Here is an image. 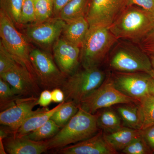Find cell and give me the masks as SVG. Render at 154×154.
Instances as JSON below:
<instances>
[{"mask_svg":"<svg viewBox=\"0 0 154 154\" xmlns=\"http://www.w3.org/2000/svg\"><path fill=\"white\" fill-rule=\"evenodd\" d=\"M154 25V14L135 5H128L109 27L117 39L138 43Z\"/></svg>","mask_w":154,"mask_h":154,"instance_id":"obj_1","label":"cell"},{"mask_svg":"<svg viewBox=\"0 0 154 154\" xmlns=\"http://www.w3.org/2000/svg\"><path fill=\"white\" fill-rule=\"evenodd\" d=\"M108 56L109 68L114 71L143 72L154 75L149 56L137 43L119 39Z\"/></svg>","mask_w":154,"mask_h":154,"instance_id":"obj_2","label":"cell"},{"mask_svg":"<svg viewBox=\"0 0 154 154\" xmlns=\"http://www.w3.org/2000/svg\"><path fill=\"white\" fill-rule=\"evenodd\" d=\"M97 119V114L89 113L79 107L69 121L54 137L46 140L48 149L63 148L94 136L99 132Z\"/></svg>","mask_w":154,"mask_h":154,"instance_id":"obj_3","label":"cell"},{"mask_svg":"<svg viewBox=\"0 0 154 154\" xmlns=\"http://www.w3.org/2000/svg\"><path fill=\"white\" fill-rule=\"evenodd\" d=\"M118 40L108 27L98 25L90 26L81 48L80 63L83 67H99Z\"/></svg>","mask_w":154,"mask_h":154,"instance_id":"obj_4","label":"cell"},{"mask_svg":"<svg viewBox=\"0 0 154 154\" xmlns=\"http://www.w3.org/2000/svg\"><path fill=\"white\" fill-rule=\"evenodd\" d=\"M106 74L99 67L84 68L67 77L61 89L65 102L73 101L78 105L105 82Z\"/></svg>","mask_w":154,"mask_h":154,"instance_id":"obj_5","label":"cell"},{"mask_svg":"<svg viewBox=\"0 0 154 154\" xmlns=\"http://www.w3.org/2000/svg\"><path fill=\"white\" fill-rule=\"evenodd\" d=\"M1 42L18 62L25 66L36 80L30 59L32 48L24 34L19 32L14 22L0 10ZM37 81V80H36Z\"/></svg>","mask_w":154,"mask_h":154,"instance_id":"obj_6","label":"cell"},{"mask_svg":"<svg viewBox=\"0 0 154 154\" xmlns=\"http://www.w3.org/2000/svg\"><path fill=\"white\" fill-rule=\"evenodd\" d=\"M30 59L38 85L49 90L62 88L67 77L61 71L50 54L44 50L33 48Z\"/></svg>","mask_w":154,"mask_h":154,"instance_id":"obj_7","label":"cell"},{"mask_svg":"<svg viewBox=\"0 0 154 154\" xmlns=\"http://www.w3.org/2000/svg\"><path fill=\"white\" fill-rule=\"evenodd\" d=\"M138 102L117 90L112 79L109 78L85 98L79 106L87 112L95 114L99 110L114 105Z\"/></svg>","mask_w":154,"mask_h":154,"instance_id":"obj_8","label":"cell"},{"mask_svg":"<svg viewBox=\"0 0 154 154\" xmlns=\"http://www.w3.org/2000/svg\"><path fill=\"white\" fill-rule=\"evenodd\" d=\"M66 23L52 17L44 22L24 25V34L29 41L47 51L60 38Z\"/></svg>","mask_w":154,"mask_h":154,"instance_id":"obj_9","label":"cell"},{"mask_svg":"<svg viewBox=\"0 0 154 154\" xmlns=\"http://www.w3.org/2000/svg\"><path fill=\"white\" fill-rule=\"evenodd\" d=\"M153 77L152 75L143 72H117L111 79L117 90L139 102L141 99L150 94Z\"/></svg>","mask_w":154,"mask_h":154,"instance_id":"obj_10","label":"cell"},{"mask_svg":"<svg viewBox=\"0 0 154 154\" xmlns=\"http://www.w3.org/2000/svg\"><path fill=\"white\" fill-rule=\"evenodd\" d=\"M128 0H90L86 19L90 26L109 27L127 6Z\"/></svg>","mask_w":154,"mask_h":154,"instance_id":"obj_11","label":"cell"},{"mask_svg":"<svg viewBox=\"0 0 154 154\" xmlns=\"http://www.w3.org/2000/svg\"><path fill=\"white\" fill-rule=\"evenodd\" d=\"M38 99L35 96L19 98L14 105L1 111L0 123L15 134L24 122L35 112L33 109L38 105Z\"/></svg>","mask_w":154,"mask_h":154,"instance_id":"obj_12","label":"cell"},{"mask_svg":"<svg viewBox=\"0 0 154 154\" xmlns=\"http://www.w3.org/2000/svg\"><path fill=\"white\" fill-rule=\"evenodd\" d=\"M0 78L11 85L20 97H37L39 94L38 83L28 69L20 63L0 74Z\"/></svg>","mask_w":154,"mask_h":154,"instance_id":"obj_13","label":"cell"},{"mask_svg":"<svg viewBox=\"0 0 154 154\" xmlns=\"http://www.w3.org/2000/svg\"><path fill=\"white\" fill-rule=\"evenodd\" d=\"M53 57L62 72L66 77L76 72L80 63L81 48L59 38L52 48Z\"/></svg>","mask_w":154,"mask_h":154,"instance_id":"obj_14","label":"cell"},{"mask_svg":"<svg viewBox=\"0 0 154 154\" xmlns=\"http://www.w3.org/2000/svg\"><path fill=\"white\" fill-rule=\"evenodd\" d=\"M62 154H116L118 153L107 143L102 131L88 139L60 149Z\"/></svg>","mask_w":154,"mask_h":154,"instance_id":"obj_15","label":"cell"},{"mask_svg":"<svg viewBox=\"0 0 154 154\" xmlns=\"http://www.w3.org/2000/svg\"><path fill=\"white\" fill-rule=\"evenodd\" d=\"M6 152L10 154H40L48 149L47 141L32 140L26 136L13 134L3 139Z\"/></svg>","mask_w":154,"mask_h":154,"instance_id":"obj_16","label":"cell"},{"mask_svg":"<svg viewBox=\"0 0 154 154\" xmlns=\"http://www.w3.org/2000/svg\"><path fill=\"white\" fill-rule=\"evenodd\" d=\"M90 27L85 17H80L66 22L61 37L68 42L81 48Z\"/></svg>","mask_w":154,"mask_h":154,"instance_id":"obj_17","label":"cell"},{"mask_svg":"<svg viewBox=\"0 0 154 154\" xmlns=\"http://www.w3.org/2000/svg\"><path fill=\"white\" fill-rule=\"evenodd\" d=\"M63 102L52 109L49 110L47 107L38 108L32 115L24 122L15 134L24 136L37 129L50 119L54 113L63 104Z\"/></svg>","mask_w":154,"mask_h":154,"instance_id":"obj_18","label":"cell"},{"mask_svg":"<svg viewBox=\"0 0 154 154\" xmlns=\"http://www.w3.org/2000/svg\"><path fill=\"white\" fill-rule=\"evenodd\" d=\"M105 139L116 151H122L135 139L140 136V130L122 126L120 128L109 133H104Z\"/></svg>","mask_w":154,"mask_h":154,"instance_id":"obj_19","label":"cell"},{"mask_svg":"<svg viewBox=\"0 0 154 154\" xmlns=\"http://www.w3.org/2000/svg\"><path fill=\"white\" fill-rule=\"evenodd\" d=\"M121 118L123 126L133 129L140 130L142 126V118L139 102L117 105L116 107Z\"/></svg>","mask_w":154,"mask_h":154,"instance_id":"obj_20","label":"cell"},{"mask_svg":"<svg viewBox=\"0 0 154 154\" xmlns=\"http://www.w3.org/2000/svg\"><path fill=\"white\" fill-rule=\"evenodd\" d=\"M122 122L117 111L112 107L103 108L102 111L97 113V125L105 133L117 130L123 126Z\"/></svg>","mask_w":154,"mask_h":154,"instance_id":"obj_21","label":"cell"},{"mask_svg":"<svg viewBox=\"0 0 154 154\" xmlns=\"http://www.w3.org/2000/svg\"><path fill=\"white\" fill-rule=\"evenodd\" d=\"M90 0H71L61 11L57 18L67 22L85 17Z\"/></svg>","mask_w":154,"mask_h":154,"instance_id":"obj_22","label":"cell"},{"mask_svg":"<svg viewBox=\"0 0 154 154\" xmlns=\"http://www.w3.org/2000/svg\"><path fill=\"white\" fill-rule=\"evenodd\" d=\"M79 105L73 101L65 102L50 119L61 128L64 126L79 110Z\"/></svg>","mask_w":154,"mask_h":154,"instance_id":"obj_23","label":"cell"},{"mask_svg":"<svg viewBox=\"0 0 154 154\" xmlns=\"http://www.w3.org/2000/svg\"><path fill=\"white\" fill-rule=\"evenodd\" d=\"M60 129V128L50 119L42 126L25 136L33 140H46L54 137Z\"/></svg>","mask_w":154,"mask_h":154,"instance_id":"obj_24","label":"cell"},{"mask_svg":"<svg viewBox=\"0 0 154 154\" xmlns=\"http://www.w3.org/2000/svg\"><path fill=\"white\" fill-rule=\"evenodd\" d=\"M142 118L141 129L154 125V96L149 94L139 101Z\"/></svg>","mask_w":154,"mask_h":154,"instance_id":"obj_25","label":"cell"},{"mask_svg":"<svg viewBox=\"0 0 154 154\" xmlns=\"http://www.w3.org/2000/svg\"><path fill=\"white\" fill-rule=\"evenodd\" d=\"M21 98L11 85L0 78V109L1 111L8 109L15 104Z\"/></svg>","mask_w":154,"mask_h":154,"instance_id":"obj_26","label":"cell"},{"mask_svg":"<svg viewBox=\"0 0 154 154\" xmlns=\"http://www.w3.org/2000/svg\"><path fill=\"white\" fill-rule=\"evenodd\" d=\"M23 0H0L1 11L9 17L15 25H20Z\"/></svg>","mask_w":154,"mask_h":154,"instance_id":"obj_27","label":"cell"},{"mask_svg":"<svg viewBox=\"0 0 154 154\" xmlns=\"http://www.w3.org/2000/svg\"><path fill=\"white\" fill-rule=\"evenodd\" d=\"M36 22L39 23L53 17L52 0H33Z\"/></svg>","mask_w":154,"mask_h":154,"instance_id":"obj_28","label":"cell"},{"mask_svg":"<svg viewBox=\"0 0 154 154\" xmlns=\"http://www.w3.org/2000/svg\"><path fill=\"white\" fill-rule=\"evenodd\" d=\"M125 154H152L141 136L135 139L122 151Z\"/></svg>","mask_w":154,"mask_h":154,"instance_id":"obj_29","label":"cell"},{"mask_svg":"<svg viewBox=\"0 0 154 154\" xmlns=\"http://www.w3.org/2000/svg\"><path fill=\"white\" fill-rule=\"evenodd\" d=\"M36 22L33 0H23L22 4L20 25H25Z\"/></svg>","mask_w":154,"mask_h":154,"instance_id":"obj_30","label":"cell"},{"mask_svg":"<svg viewBox=\"0 0 154 154\" xmlns=\"http://www.w3.org/2000/svg\"><path fill=\"white\" fill-rule=\"evenodd\" d=\"M18 63L0 41V74L11 69Z\"/></svg>","mask_w":154,"mask_h":154,"instance_id":"obj_31","label":"cell"},{"mask_svg":"<svg viewBox=\"0 0 154 154\" xmlns=\"http://www.w3.org/2000/svg\"><path fill=\"white\" fill-rule=\"evenodd\" d=\"M137 44L149 56L154 55V25Z\"/></svg>","mask_w":154,"mask_h":154,"instance_id":"obj_32","label":"cell"},{"mask_svg":"<svg viewBox=\"0 0 154 154\" xmlns=\"http://www.w3.org/2000/svg\"><path fill=\"white\" fill-rule=\"evenodd\" d=\"M140 131L142 137L143 138L152 154H154V125Z\"/></svg>","mask_w":154,"mask_h":154,"instance_id":"obj_33","label":"cell"},{"mask_svg":"<svg viewBox=\"0 0 154 154\" xmlns=\"http://www.w3.org/2000/svg\"><path fill=\"white\" fill-rule=\"evenodd\" d=\"M128 5L138 6L154 14V0H128Z\"/></svg>","mask_w":154,"mask_h":154,"instance_id":"obj_34","label":"cell"},{"mask_svg":"<svg viewBox=\"0 0 154 154\" xmlns=\"http://www.w3.org/2000/svg\"><path fill=\"white\" fill-rule=\"evenodd\" d=\"M52 102L51 91L45 89L39 95L37 104L42 107H47Z\"/></svg>","mask_w":154,"mask_h":154,"instance_id":"obj_35","label":"cell"},{"mask_svg":"<svg viewBox=\"0 0 154 154\" xmlns=\"http://www.w3.org/2000/svg\"><path fill=\"white\" fill-rule=\"evenodd\" d=\"M71 0H52L53 4V17L57 18L64 7L68 4Z\"/></svg>","mask_w":154,"mask_h":154,"instance_id":"obj_36","label":"cell"},{"mask_svg":"<svg viewBox=\"0 0 154 154\" xmlns=\"http://www.w3.org/2000/svg\"><path fill=\"white\" fill-rule=\"evenodd\" d=\"M52 102L56 103H60L65 102L64 93L60 88H56L51 91Z\"/></svg>","mask_w":154,"mask_h":154,"instance_id":"obj_37","label":"cell"},{"mask_svg":"<svg viewBox=\"0 0 154 154\" xmlns=\"http://www.w3.org/2000/svg\"><path fill=\"white\" fill-rule=\"evenodd\" d=\"M150 94L154 96V76L153 77L150 89Z\"/></svg>","mask_w":154,"mask_h":154,"instance_id":"obj_38","label":"cell"},{"mask_svg":"<svg viewBox=\"0 0 154 154\" xmlns=\"http://www.w3.org/2000/svg\"><path fill=\"white\" fill-rule=\"evenodd\" d=\"M149 56L151 62L152 67L154 71V55H150Z\"/></svg>","mask_w":154,"mask_h":154,"instance_id":"obj_39","label":"cell"}]
</instances>
